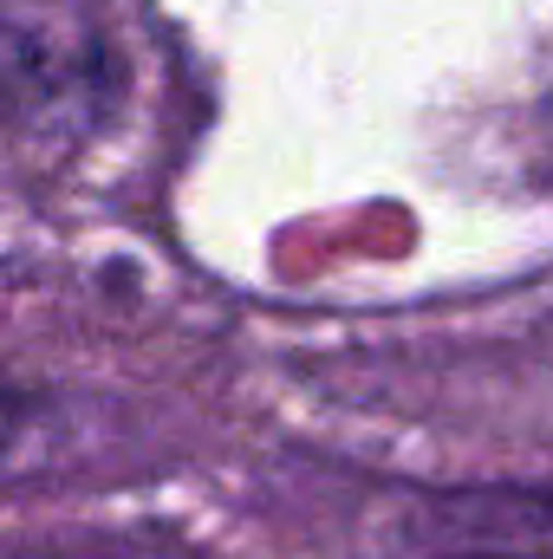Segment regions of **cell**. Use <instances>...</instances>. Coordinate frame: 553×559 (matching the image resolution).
<instances>
[{
  "mask_svg": "<svg viewBox=\"0 0 553 559\" xmlns=\"http://www.w3.org/2000/svg\"><path fill=\"white\" fill-rule=\"evenodd\" d=\"M398 559H553V488L489 481L423 495L398 527Z\"/></svg>",
  "mask_w": 553,
  "mask_h": 559,
  "instance_id": "cell-1",
  "label": "cell"
}]
</instances>
